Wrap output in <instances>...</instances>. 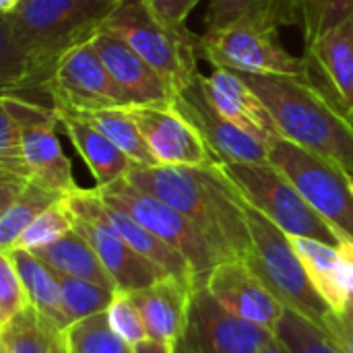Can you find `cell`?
Wrapping results in <instances>:
<instances>
[{
  "label": "cell",
  "mask_w": 353,
  "mask_h": 353,
  "mask_svg": "<svg viewBox=\"0 0 353 353\" xmlns=\"http://www.w3.org/2000/svg\"><path fill=\"white\" fill-rule=\"evenodd\" d=\"M120 0H21L0 19L2 93L46 95L60 60L91 41Z\"/></svg>",
  "instance_id": "cell-1"
},
{
  "label": "cell",
  "mask_w": 353,
  "mask_h": 353,
  "mask_svg": "<svg viewBox=\"0 0 353 353\" xmlns=\"http://www.w3.org/2000/svg\"><path fill=\"white\" fill-rule=\"evenodd\" d=\"M126 180L188 217L225 261L248 259L252 240L244 199L221 163L209 168L134 165Z\"/></svg>",
  "instance_id": "cell-2"
},
{
  "label": "cell",
  "mask_w": 353,
  "mask_h": 353,
  "mask_svg": "<svg viewBox=\"0 0 353 353\" xmlns=\"http://www.w3.org/2000/svg\"><path fill=\"white\" fill-rule=\"evenodd\" d=\"M240 74V72H238ZM269 108L279 134L353 176V122L310 77L240 74Z\"/></svg>",
  "instance_id": "cell-3"
},
{
  "label": "cell",
  "mask_w": 353,
  "mask_h": 353,
  "mask_svg": "<svg viewBox=\"0 0 353 353\" xmlns=\"http://www.w3.org/2000/svg\"><path fill=\"white\" fill-rule=\"evenodd\" d=\"M103 29L120 35L149 66H153L170 89L182 93L199 74V35L186 25L161 23L145 0H120L108 14Z\"/></svg>",
  "instance_id": "cell-4"
},
{
  "label": "cell",
  "mask_w": 353,
  "mask_h": 353,
  "mask_svg": "<svg viewBox=\"0 0 353 353\" xmlns=\"http://www.w3.org/2000/svg\"><path fill=\"white\" fill-rule=\"evenodd\" d=\"M244 213L252 240V250L246 259L248 267L285 308L296 310L325 327L331 308L314 290L292 238L246 201Z\"/></svg>",
  "instance_id": "cell-5"
},
{
  "label": "cell",
  "mask_w": 353,
  "mask_h": 353,
  "mask_svg": "<svg viewBox=\"0 0 353 353\" xmlns=\"http://www.w3.org/2000/svg\"><path fill=\"white\" fill-rule=\"evenodd\" d=\"M221 168L244 201L281 228L288 236L347 246L339 234L310 207L294 182L273 163H228Z\"/></svg>",
  "instance_id": "cell-6"
},
{
  "label": "cell",
  "mask_w": 353,
  "mask_h": 353,
  "mask_svg": "<svg viewBox=\"0 0 353 353\" xmlns=\"http://www.w3.org/2000/svg\"><path fill=\"white\" fill-rule=\"evenodd\" d=\"M269 163L294 182L310 207L353 248L352 176L335 161L283 137L269 145Z\"/></svg>",
  "instance_id": "cell-7"
},
{
  "label": "cell",
  "mask_w": 353,
  "mask_h": 353,
  "mask_svg": "<svg viewBox=\"0 0 353 353\" xmlns=\"http://www.w3.org/2000/svg\"><path fill=\"white\" fill-rule=\"evenodd\" d=\"M99 196L114 207H120L128 215H132L141 225H145L159 240L176 248L196 271L203 285L207 275L223 263V254L207 240V236L178 209L163 203L161 199L137 188L126 178L97 188Z\"/></svg>",
  "instance_id": "cell-8"
},
{
  "label": "cell",
  "mask_w": 353,
  "mask_h": 353,
  "mask_svg": "<svg viewBox=\"0 0 353 353\" xmlns=\"http://www.w3.org/2000/svg\"><path fill=\"white\" fill-rule=\"evenodd\" d=\"M279 29L254 23H234L199 37V58L213 68L240 74L310 77L306 58L292 56L279 41Z\"/></svg>",
  "instance_id": "cell-9"
},
{
  "label": "cell",
  "mask_w": 353,
  "mask_h": 353,
  "mask_svg": "<svg viewBox=\"0 0 353 353\" xmlns=\"http://www.w3.org/2000/svg\"><path fill=\"white\" fill-rule=\"evenodd\" d=\"M74 215V230L93 246L99 261L112 275L116 292H139L153 285L168 273L139 254L105 215L103 201L97 188H77L66 196Z\"/></svg>",
  "instance_id": "cell-10"
},
{
  "label": "cell",
  "mask_w": 353,
  "mask_h": 353,
  "mask_svg": "<svg viewBox=\"0 0 353 353\" xmlns=\"http://www.w3.org/2000/svg\"><path fill=\"white\" fill-rule=\"evenodd\" d=\"M0 110L6 112L21 128L23 153L33 180L66 196L72 194L79 184L74 182L70 159L64 155L56 134L60 120L54 105H43L41 101L29 97L2 93Z\"/></svg>",
  "instance_id": "cell-11"
},
{
  "label": "cell",
  "mask_w": 353,
  "mask_h": 353,
  "mask_svg": "<svg viewBox=\"0 0 353 353\" xmlns=\"http://www.w3.org/2000/svg\"><path fill=\"white\" fill-rule=\"evenodd\" d=\"M48 97L60 112L126 108V99L93 48V39L60 60L48 85Z\"/></svg>",
  "instance_id": "cell-12"
},
{
  "label": "cell",
  "mask_w": 353,
  "mask_h": 353,
  "mask_svg": "<svg viewBox=\"0 0 353 353\" xmlns=\"http://www.w3.org/2000/svg\"><path fill=\"white\" fill-rule=\"evenodd\" d=\"M172 108L199 130L221 165L269 161V147L263 141L238 128L211 105L201 85V72L182 93L176 95Z\"/></svg>",
  "instance_id": "cell-13"
},
{
  "label": "cell",
  "mask_w": 353,
  "mask_h": 353,
  "mask_svg": "<svg viewBox=\"0 0 353 353\" xmlns=\"http://www.w3.org/2000/svg\"><path fill=\"white\" fill-rule=\"evenodd\" d=\"M186 339L196 353H261L275 335L267 327L236 316L201 285L192 296Z\"/></svg>",
  "instance_id": "cell-14"
},
{
  "label": "cell",
  "mask_w": 353,
  "mask_h": 353,
  "mask_svg": "<svg viewBox=\"0 0 353 353\" xmlns=\"http://www.w3.org/2000/svg\"><path fill=\"white\" fill-rule=\"evenodd\" d=\"M157 165L209 168L219 163L199 130L170 108H128Z\"/></svg>",
  "instance_id": "cell-15"
},
{
  "label": "cell",
  "mask_w": 353,
  "mask_h": 353,
  "mask_svg": "<svg viewBox=\"0 0 353 353\" xmlns=\"http://www.w3.org/2000/svg\"><path fill=\"white\" fill-rule=\"evenodd\" d=\"M93 48L103 60L108 72L120 87L126 108H170L176 93L120 35L99 29L93 37Z\"/></svg>",
  "instance_id": "cell-16"
},
{
  "label": "cell",
  "mask_w": 353,
  "mask_h": 353,
  "mask_svg": "<svg viewBox=\"0 0 353 353\" xmlns=\"http://www.w3.org/2000/svg\"><path fill=\"white\" fill-rule=\"evenodd\" d=\"M213 298L236 316L275 329L285 306L267 290L246 261H223L205 279Z\"/></svg>",
  "instance_id": "cell-17"
},
{
  "label": "cell",
  "mask_w": 353,
  "mask_h": 353,
  "mask_svg": "<svg viewBox=\"0 0 353 353\" xmlns=\"http://www.w3.org/2000/svg\"><path fill=\"white\" fill-rule=\"evenodd\" d=\"M312 83L345 114L353 112V17L306 43Z\"/></svg>",
  "instance_id": "cell-18"
},
{
  "label": "cell",
  "mask_w": 353,
  "mask_h": 353,
  "mask_svg": "<svg viewBox=\"0 0 353 353\" xmlns=\"http://www.w3.org/2000/svg\"><path fill=\"white\" fill-rule=\"evenodd\" d=\"M201 85L211 105L244 132L256 137L267 147L281 137L269 108L238 72L213 68L209 77L201 74Z\"/></svg>",
  "instance_id": "cell-19"
},
{
  "label": "cell",
  "mask_w": 353,
  "mask_h": 353,
  "mask_svg": "<svg viewBox=\"0 0 353 353\" xmlns=\"http://www.w3.org/2000/svg\"><path fill=\"white\" fill-rule=\"evenodd\" d=\"M196 290L199 288H192L174 275H165L153 285L130 294L143 314L149 339L172 345H178L186 339L190 325V304Z\"/></svg>",
  "instance_id": "cell-20"
},
{
  "label": "cell",
  "mask_w": 353,
  "mask_h": 353,
  "mask_svg": "<svg viewBox=\"0 0 353 353\" xmlns=\"http://www.w3.org/2000/svg\"><path fill=\"white\" fill-rule=\"evenodd\" d=\"M292 238V236H290ZM292 244L321 298L331 312L341 314L353 306V248L312 238H292Z\"/></svg>",
  "instance_id": "cell-21"
},
{
  "label": "cell",
  "mask_w": 353,
  "mask_h": 353,
  "mask_svg": "<svg viewBox=\"0 0 353 353\" xmlns=\"http://www.w3.org/2000/svg\"><path fill=\"white\" fill-rule=\"evenodd\" d=\"M58 120L72 147L87 163L95 180V188H105L126 178L128 172L134 168V163L122 149H118L108 137H103L97 128H93L83 118L70 112H58Z\"/></svg>",
  "instance_id": "cell-22"
},
{
  "label": "cell",
  "mask_w": 353,
  "mask_h": 353,
  "mask_svg": "<svg viewBox=\"0 0 353 353\" xmlns=\"http://www.w3.org/2000/svg\"><path fill=\"white\" fill-rule=\"evenodd\" d=\"M298 21H302V0H211L205 12V33L234 23L281 29Z\"/></svg>",
  "instance_id": "cell-23"
},
{
  "label": "cell",
  "mask_w": 353,
  "mask_h": 353,
  "mask_svg": "<svg viewBox=\"0 0 353 353\" xmlns=\"http://www.w3.org/2000/svg\"><path fill=\"white\" fill-rule=\"evenodd\" d=\"M0 353H72L66 329L29 306L0 327Z\"/></svg>",
  "instance_id": "cell-24"
},
{
  "label": "cell",
  "mask_w": 353,
  "mask_h": 353,
  "mask_svg": "<svg viewBox=\"0 0 353 353\" xmlns=\"http://www.w3.org/2000/svg\"><path fill=\"white\" fill-rule=\"evenodd\" d=\"M33 254L39 261H43L50 269H54L62 275L87 279V281H93L97 285H103V288L116 292V283H114L112 275L99 261L93 246L77 230H72L70 234H66L64 238H60L58 242H54L50 246L33 250Z\"/></svg>",
  "instance_id": "cell-25"
},
{
  "label": "cell",
  "mask_w": 353,
  "mask_h": 353,
  "mask_svg": "<svg viewBox=\"0 0 353 353\" xmlns=\"http://www.w3.org/2000/svg\"><path fill=\"white\" fill-rule=\"evenodd\" d=\"M6 252L12 261V265L17 267L31 306L35 310H39L43 316L52 319L54 323H58L60 327L68 329V319L62 306V294H60V283L56 277V271L50 269L43 261H39L33 252L23 250V248H10V250H0Z\"/></svg>",
  "instance_id": "cell-26"
},
{
  "label": "cell",
  "mask_w": 353,
  "mask_h": 353,
  "mask_svg": "<svg viewBox=\"0 0 353 353\" xmlns=\"http://www.w3.org/2000/svg\"><path fill=\"white\" fill-rule=\"evenodd\" d=\"M70 114L83 118L93 128H97L103 137H108L118 149H122L130 157V161L137 168H155L157 165V161L151 155L147 143L143 141L139 124L134 122L128 108H108V110L70 112Z\"/></svg>",
  "instance_id": "cell-27"
},
{
  "label": "cell",
  "mask_w": 353,
  "mask_h": 353,
  "mask_svg": "<svg viewBox=\"0 0 353 353\" xmlns=\"http://www.w3.org/2000/svg\"><path fill=\"white\" fill-rule=\"evenodd\" d=\"M64 199L66 194L37 180H31L25 190L6 209L0 211V250H10L35 217Z\"/></svg>",
  "instance_id": "cell-28"
},
{
  "label": "cell",
  "mask_w": 353,
  "mask_h": 353,
  "mask_svg": "<svg viewBox=\"0 0 353 353\" xmlns=\"http://www.w3.org/2000/svg\"><path fill=\"white\" fill-rule=\"evenodd\" d=\"M273 335L288 353H345L325 327L290 308L283 310Z\"/></svg>",
  "instance_id": "cell-29"
},
{
  "label": "cell",
  "mask_w": 353,
  "mask_h": 353,
  "mask_svg": "<svg viewBox=\"0 0 353 353\" xmlns=\"http://www.w3.org/2000/svg\"><path fill=\"white\" fill-rule=\"evenodd\" d=\"M58 283H60V294H62V306L68 319V327L72 323H79L83 319H89L93 314L105 312L116 296V292L97 285L87 279L62 275L56 271Z\"/></svg>",
  "instance_id": "cell-30"
},
{
  "label": "cell",
  "mask_w": 353,
  "mask_h": 353,
  "mask_svg": "<svg viewBox=\"0 0 353 353\" xmlns=\"http://www.w3.org/2000/svg\"><path fill=\"white\" fill-rule=\"evenodd\" d=\"M66 335L72 353H132V347L112 329L108 312L72 323Z\"/></svg>",
  "instance_id": "cell-31"
},
{
  "label": "cell",
  "mask_w": 353,
  "mask_h": 353,
  "mask_svg": "<svg viewBox=\"0 0 353 353\" xmlns=\"http://www.w3.org/2000/svg\"><path fill=\"white\" fill-rule=\"evenodd\" d=\"M72 230H74V215L64 199L52 205L50 209H46L39 217H35L29 223V228L19 236L12 248H23V250L33 252V250H39L43 246L58 242Z\"/></svg>",
  "instance_id": "cell-32"
},
{
  "label": "cell",
  "mask_w": 353,
  "mask_h": 353,
  "mask_svg": "<svg viewBox=\"0 0 353 353\" xmlns=\"http://www.w3.org/2000/svg\"><path fill=\"white\" fill-rule=\"evenodd\" d=\"M353 17V0H302L306 43Z\"/></svg>",
  "instance_id": "cell-33"
},
{
  "label": "cell",
  "mask_w": 353,
  "mask_h": 353,
  "mask_svg": "<svg viewBox=\"0 0 353 353\" xmlns=\"http://www.w3.org/2000/svg\"><path fill=\"white\" fill-rule=\"evenodd\" d=\"M105 312H108V321H110L112 329L130 347L149 339L143 314H141L137 302L132 300V296L128 292H116V296H114V300Z\"/></svg>",
  "instance_id": "cell-34"
},
{
  "label": "cell",
  "mask_w": 353,
  "mask_h": 353,
  "mask_svg": "<svg viewBox=\"0 0 353 353\" xmlns=\"http://www.w3.org/2000/svg\"><path fill=\"white\" fill-rule=\"evenodd\" d=\"M31 306L27 288L6 252H0V327Z\"/></svg>",
  "instance_id": "cell-35"
},
{
  "label": "cell",
  "mask_w": 353,
  "mask_h": 353,
  "mask_svg": "<svg viewBox=\"0 0 353 353\" xmlns=\"http://www.w3.org/2000/svg\"><path fill=\"white\" fill-rule=\"evenodd\" d=\"M201 0H145L149 10L165 25L184 27L188 14Z\"/></svg>",
  "instance_id": "cell-36"
},
{
  "label": "cell",
  "mask_w": 353,
  "mask_h": 353,
  "mask_svg": "<svg viewBox=\"0 0 353 353\" xmlns=\"http://www.w3.org/2000/svg\"><path fill=\"white\" fill-rule=\"evenodd\" d=\"M325 329L331 333V337L343 347L345 353H353V306L341 314L331 312L327 319Z\"/></svg>",
  "instance_id": "cell-37"
},
{
  "label": "cell",
  "mask_w": 353,
  "mask_h": 353,
  "mask_svg": "<svg viewBox=\"0 0 353 353\" xmlns=\"http://www.w3.org/2000/svg\"><path fill=\"white\" fill-rule=\"evenodd\" d=\"M132 353H176V345L155 339H145L143 343L134 345Z\"/></svg>",
  "instance_id": "cell-38"
},
{
  "label": "cell",
  "mask_w": 353,
  "mask_h": 353,
  "mask_svg": "<svg viewBox=\"0 0 353 353\" xmlns=\"http://www.w3.org/2000/svg\"><path fill=\"white\" fill-rule=\"evenodd\" d=\"M261 353H288V350H285L277 339H273V341H269V343L263 347V352Z\"/></svg>",
  "instance_id": "cell-39"
},
{
  "label": "cell",
  "mask_w": 353,
  "mask_h": 353,
  "mask_svg": "<svg viewBox=\"0 0 353 353\" xmlns=\"http://www.w3.org/2000/svg\"><path fill=\"white\" fill-rule=\"evenodd\" d=\"M19 4H21V0H0V12H2V14H8V12H12Z\"/></svg>",
  "instance_id": "cell-40"
},
{
  "label": "cell",
  "mask_w": 353,
  "mask_h": 353,
  "mask_svg": "<svg viewBox=\"0 0 353 353\" xmlns=\"http://www.w3.org/2000/svg\"><path fill=\"white\" fill-rule=\"evenodd\" d=\"M350 118H352V122H353V112H352V116H350Z\"/></svg>",
  "instance_id": "cell-41"
},
{
  "label": "cell",
  "mask_w": 353,
  "mask_h": 353,
  "mask_svg": "<svg viewBox=\"0 0 353 353\" xmlns=\"http://www.w3.org/2000/svg\"><path fill=\"white\" fill-rule=\"evenodd\" d=\"M352 186H353V176H352Z\"/></svg>",
  "instance_id": "cell-42"
}]
</instances>
